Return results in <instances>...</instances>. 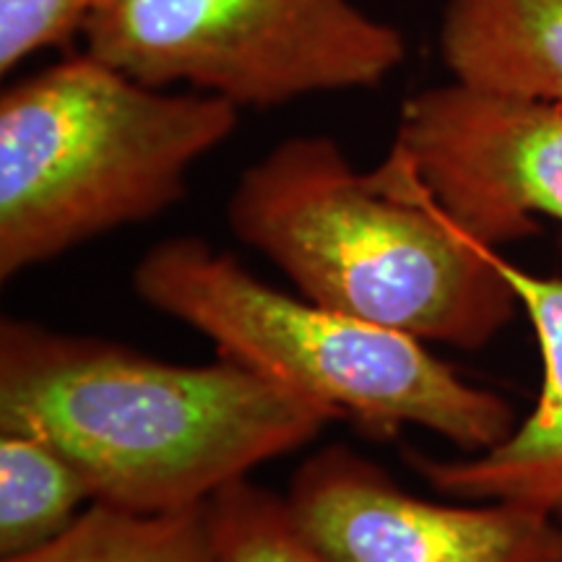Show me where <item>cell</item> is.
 <instances>
[{"instance_id": "5b68a950", "label": "cell", "mask_w": 562, "mask_h": 562, "mask_svg": "<svg viewBox=\"0 0 562 562\" xmlns=\"http://www.w3.org/2000/svg\"><path fill=\"white\" fill-rule=\"evenodd\" d=\"M79 34L131 79L240 110L372 89L406 58L402 32L351 0H91Z\"/></svg>"}, {"instance_id": "7c38bea8", "label": "cell", "mask_w": 562, "mask_h": 562, "mask_svg": "<svg viewBox=\"0 0 562 562\" xmlns=\"http://www.w3.org/2000/svg\"><path fill=\"white\" fill-rule=\"evenodd\" d=\"M211 562H336L307 537L286 495L245 476L206 501Z\"/></svg>"}, {"instance_id": "8fae6325", "label": "cell", "mask_w": 562, "mask_h": 562, "mask_svg": "<svg viewBox=\"0 0 562 562\" xmlns=\"http://www.w3.org/2000/svg\"><path fill=\"white\" fill-rule=\"evenodd\" d=\"M0 562H211L206 503L165 516L91 503L55 542Z\"/></svg>"}, {"instance_id": "277c9868", "label": "cell", "mask_w": 562, "mask_h": 562, "mask_svg": "<svg viewBox=\"0 0 562 562\" xmlns=\"http://www.w3.org/2000/svg\"><path fill=\"white\" fill-rule=\"evenodd\" d=\"M138 300L206 336L220 357L355 422L375 438L430 430L469 453L508 438L503 396L467 383L425 341L266 284L232 252L172 237L133 269Z\"/></svg>"}, {"instance_id": "4fadbf2b", "label": "cell", "mask_w": 562, "mask_h": 562, "mask_svg": "<svg viewBox=\"0 0 562 562\" xmlns=\"http://www.w3.org/2000/svg\"><path fill=\"white\" fill-rule=\"evenodd\" d=\"M91 0H0V70L81 32Z\"/></svg>"}, {"instance_id": "9c48e42d", "label": "cell", "mask_w": 562, "mask_h": 562, "mask_svg": "<svg viewBox=\"0 0 562 562\" xmlns=\"http://www.w3.org/2000/svg\"><path fill=\"white\" fill-rule=\"evenodd\" d=\"M453 81L562 104V0H442Z\"/></svg>"}, {"instance_id": "7a4b0ae2", "label": "cell", "mask_w": 562, "mask_h": 562, "mask_svg": "<svg viewBox=\"0 0 562 562\" xmlns=\"http://www.w3.org/2000/svg\"><path fill=\"white\" fill-rule=\"evenodd\" d=\"M227 220L302 297L425 344L480 349L521 311L476 243L389 151L360 172L328 136H294L240 175Z\"/></svg>"}, {"instance_id": "8992f818", "label": "cell", "mask_w": 562, "mask_h": 562, "mask_svg": "<svg viewBox=\"0 0 562 562\" xmlns=\"http://www.w3.org/2000/svg\"><path fill=\"white\" fill-rule=\"evenodd\" d=\"M391 151L487 248L562 222V104L442 83L404 102Z\"/></svg>"}, {"instance_id": "52a82bcc", "label": "cell", "mask_w": 562, "mask_h": 562, "mask_svg": "<svg viewBox=\"0 0 562 562\" xmlns=\"http://www.w3.org/2000/svg\"><path fill=\"white\" fill-rule=\"evenodd\" d=\"M286 501L336 562H562V526L516 503H435L334 442L294 472Z\"/></svg>"}, {"instance_id": "30bf717a", "label": "cell", "mask_w": 562, "mask_h": 562, "mask_svg": "<svg viewBox=\"0 0 562 562\" xmlns=\"http://www.w3.org/2000/svg\"><path fill=\"white\" fill-rule=\"evenodd\" d=\"M91 503L87 482L50 442L0 432V560L55 542Z\"/></svg>"}, {"instance_id": "6da1fadb", "label": "cell", "mask_w": 562, "mask_h": 562, "mask_svg": "<svg viewBox=\"0 0 562 562\" xmlns=\"http://www.w3.org/2000/svg\"><path fill=\"white\" fill-rule=\"evenodd\" d=\"M331 422V409L227 357L175 364L102 336L0 323V432L50 442L108 508H199Z\"/></svg>"}, {"instance_id": "3957f363", "label": "cell", "mask_w": 562, "mask_h": 562, "mask_svg": "<svg viewBox=\"0 0 562 562\" xmlns=\"http://www.w3.org/2000/svg\"><path fill=\"white\" fill-rule=\"evenodd\" d=\"M237 115L222 97L149 87L87 53L13 81L0 97V279L165 214Z\"/></svg>"}, {"instance_id": "ba28073f", "label": "cell", "mask_w": 562, "mask_h": 562, "mask_svg": "<svg viewBox=\"0 0 562 562\" xmlns=\"http://www.w3.org/2000/svg\"><path fill=\"white\" fill-rule=\"evenodd\" d=\"M501 269L521 300L542 351L537 406L490 451L467 459L404 451V459L448 501L516 503L562 526V279L524 271L503 256Z\"/></svg>"}]
</instances>
